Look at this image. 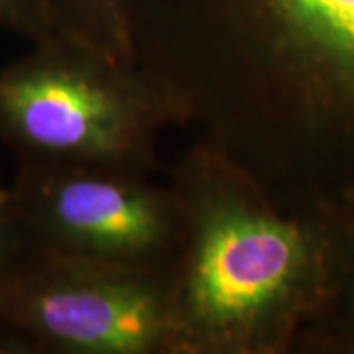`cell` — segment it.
<instances>
[{
	"label": "cell",
	"instance_id": "6da1fadb",
	"mask_svg": "<svg viewBox=\"0 0 354 354\" xmlns=\"http://www.w3.org/2000/svg\"><path fill=\"white\" fill-rule=\"evenodd\" d=\"M132 59L279 209L354 211V0H128Z\"/></svg>",
	"mask_w": 354,
	"mask_h": 354
},
{
	"label": "cell",
	"instance_id": "7a4b0ae2",
	"mask_svg": "<svg viewBox=\"0 0 354 354\" xmlns=\"http://www.w3.org/2000/svg\"><path fill=\"white\" fill-rule=\"evenodd\" d=\"M185 232L169 276L174 354H286L317 304L325 218L279 209L199 140L167 167Z\"/></svg>",
	"mask_w": 354,
	"mask_h": 354
},
{
	"label": "cell",
	"instance_id": "3957f363",
	"mask_svg": "<svg viewBox=\"0 0 354 354\" xmlns=\"http://www.w3.org/2000/svg\"><path fill=\"white\" fill-rule=\"evenodd\" d=\"M183 111L136 64L62 39L0 69V142L18 164L113 167L156 176L158 140Z\"/></svg>",
	"mask_w": 354,
	"mask_h": 354
},
{
	"label": "cell",
	"instance_id": "277c9868",
	"mask_svg": "<svg viewBox=\"0 0 354 354\" xmlns=\"http://www.w3.org/2000/svg\"><path fill=\"white\" fill-rule=\"evenodd\" d=\"M0 354H174L169 276L34 250L0 286Z\"/></svg>",
	"mask_w": 354,
	"mask_h": 354
},
{
	"label": "cell",
	"instance_id": "5b68a950",
	"mask_svg": "<svg viewBox=\"0 0 354 354\" xmlns=\"http://www.w3.org/2000/svg\"><path fill=\"white\" fill-rule=\"evenodd\" d=\"M12 191L34 250L171 276L185 232L171 183L113 167L18 164Z\"/></svg>",
	"mask_w": 354,
	"mask_h": 354
},
{
	"label": "cell",
	"instance_id": "8992f818",
	"mask_svg": "<svg viewBox=\"0 0 354 354\" xmlns=\"http://www.w3.org/2000/svg\"><path fill=\"white\" fill-rule=\"evenodd\" d=\"M325 218V268L317 304L293 353L354 354V211Z\"/></svg>",
	"mask_w": 354,
	"mask_h": 354
},
{
	"label": "cell",
	"instance_id": "52a82bcc",
	"mask_svg": "<svg viewBox=\"0 0 354 354\" xmlns=\"http://www.w3.org/2000/svg\"><path fill=\"white\" fill-rule=\"evenodd\" d=\"M50 38L134 64L128 34V0H44Z\"/></svg>",
	"mask_w": 354,
	"mask_h": 354
},
{
	"label": "cell",
	"instance_id": "ba28073f",
	"mask_svg": "<svg viewBox=\"0 0 354 354\" xmlns=\"http://www.w3.org/2000/svg\"><path fill=\"white\" fill-rule=\"evenodd\" d=\"M34 252L28 239L12 185L0 181V286Z\"/></svg>",
	"mask_w": 354,
	"mask_h": 354
},
{
	"label": "cell",
	"instance_id": "9c48e42d",
	"mask_svg": "<svg viewBox=\"0 0 354 354\" xmlns=\"http://www.w3.org/2000/svg\"><path fill=\"white\" fill-rule=\"evenodd\" d=\"M0 28L38 44L50 38L44 0H0Z\"/></svg>",
	"mask_w": 354,
	"mask_h": 354
}]
</instances>
